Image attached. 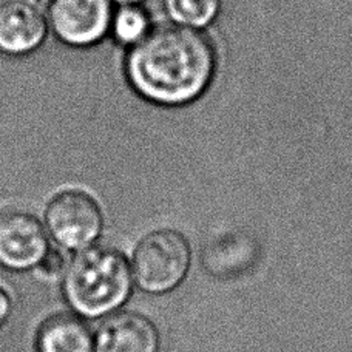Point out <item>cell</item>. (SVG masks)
Listing matches in <instances>:
<instances>
[{
  "label": "cell",
  "instance_id": "cell-6",
  "mask_svg": "<svg viewBox=\"0 0 352 352\" xmlns=\"http://www.w3.org/2000/svg\"><path fill=\"white\" fill-rule=\"evenodd\" d=\"M50 250L47 232L30 212L5 209L0 212V264L12 270L39 266Z\"/></svg>",
  "mask_w": 352,
  "mask_h": 352
},
{
  "label": "cell",
  "instance_id": "cell-3",
  "mask_svg": "<svg viewBox=\"0 0 352 352\" xmlns=\"http://www.w3.org/2000/svg\"><path fill=\"white\" fill-rule=\"evenodd\" d=\"M190 261L192 250L187 238L178 230L158 229L136 244L131 270L141 291L161 295L184 281Z\"/></svg>",
  "mask_w": 352,
  "mask_h": 352
},
{
  "label": "cell",
  "instance_id": "cell-13",
  "mask_svg": "<svg viewBox=\"0 0 352 352\" xmlns=\"http://www.w3.org/2000/svg\"><path fill=\"white\" fill-rule=\"evenodd\" d=\"M11 297L6 289H3L0 286V328L6 323V320H8L10 314H11Z\"/></svg>",
  "mask_w": 352,
  "mask_h": 352
},
{
  "label": "cell",
  "instance_id": "cell-10",
  "mask_svg": "<svg viewBox=\"0 0 352 352\" xmlns=\"http://www.w3.org/2000/svg\"><path fill=\"white\" fill-rule=\"evenodd\" d=\"M152 30V21L148 12L138 3L121 5L113 11L110 31L113 39L119 45L133 47L140 43Z\"/></svg>",
  "mask_w": 352,
  "mask_h": 352
},
{
  "label": "cell",
  "instance_id": "cell-9",
  "mask_svg": "<svg viewBox=\"0 0 352 352\" xmlns=\"http://www.w3.org/2000/svg\"><path fill=\"white\" fill-rule=\"evenodd\" d=\"M37 352H94L93 331L82 317L60 312L43 320L36 332Z\"/></svg>",
  "mask_w": 352,
  "mask_h": 352
},
{
  "label": "cell",
  "instance_id": "cell-4",
  "mask_svg": "<svg viewBox=\"0 0 352 352\" xmlns=\"http://www.w3.org/2000/svg\"><path fill=\"white\" fill-rule=\"evenodd\" d=\"M45 226L60 248L82 250L102 234L104 213L90 193L80 188H67L50 199Z\"/></svg>",
  "mask_w": 352,
  "mask_h": 352
},
{
  "label": "cell",
  "instance_id": "cell-7",
  "mask_svg": "<svg viewBox=\"0 0 352 352\" xmlns=\"http://www.w3.org/2000/svg\"><path fill=\"white\" fill-rule=\"evenodd\" d=\"M160 331L142 314L122 311L107 316L94 334V352H158Z\"/></svg>",
  "mask_w": 352,
  "mask_h": 352
},
{
  "label": "cell",
  "instance_id": "cell-12",
  "mask_svg": "<svg viewBox=\"0 0 352 352\" xmlns=\"http://www.w3.org/2000/svg\"><path fill=\"white\" fill-rule=\"evenodd\" d=\"M39 266H41L43 274L56 275L65 267V256L60 252V250L50 248V250L47 252V255L43 256V260L41 261Z\"/></svg>",
  "mask_w": 352,
  "mask_h": 352
},
{
  "label": "cell",
  "instance_id": "cell-2",
  "mask_svg": "<svg viewBox=\"0 0 352 352\" xmlns=\"http://www.w3.org/2000/svg\"><path fill=\"white\" fill-rule=\"evenodd\" d=\"M133 270L121 250L107 246L82 249L68 264L65 298L85 318L107 317L131 295Z\"/></svg>",
  "mask_w": 352,
  "mask_h": 352
},
{
  "label": "cell",
  "instance_id": "cell-11",
  "mask_svg": "<svg viewBox=\"0 0 352 352\" xmlns=\"http://www.w3.org/2000/svg\"><path fill=\"white\" fill-rule=\"evenodd\" d=\"M162 3L175 25L193 30L209 27L221 10V0H162Z\"/></svg>",
  "mask_w": 352,
  "mask_h": 352
},
{
  "label": "cell",
  "instance_id": "cell-8",
  "mask_svg": "<svg viewBox=\"0 0 352 352\" xmlns=\"http://www.w3.org/2000/svg\"><path fill=\"white\" fill-rule=\"evenodd\" d=\"M48 21L30 0L0 2V52L21 56L34 52L47 37Z\"/></svg>",
  "mask_w": 352,
  "mask_h": 352
},
{
  "label": "cell",
  "instance_id": "cell-5",
  "mask_svg": "<svg viewBox=\"0 0 352 352\" xmlns=\"http://www.w3.org/2000/svg\"><path fill=\"white\" fill-rule=\"evenodd\" d=\"M113 0H47V21L72 47H90L110 31Z\"/></svg>",
  "mask_w": 352,
  "mask_h": 352
},
{
  "label": "cell",
  "instance_id": "cell-1",
  "mask_svg": "<svg viewBox=\"0 0 352 352\" xmlns=\"http://www.w3.org/2000/svg\"><path fill=\"white\" fill-rule=\"evenodd\" d=\"M217 53L199 30L162 25L130 48L125 76L150 102L179 107L203 94L215 74Z\"/></svg>",
  "mask_w": 352,
  "mask_h": 352
},
{
  "label": "cell",
  "instance_id": "cell-14",
  "mask_svg": "<svg viewBox=\"0 0 352 352\" xmlns=\"http://www.w3.org/2000/svg\"><path fill=\"white\" fill-rule=\"evenodd\" d=\"M116 2H119L121 5H125V3H140V2H142V0H116Z\"/></svg>",
  "mask_w": 352,
  "mask_h": 352
}]
</instances>
